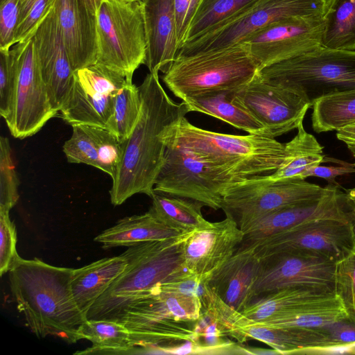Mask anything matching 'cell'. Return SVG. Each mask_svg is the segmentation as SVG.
I'll return each instance as SVG.
<instances>
[{"label": "cell", "mask_w": 355, "mask_h": 355, "mask_svg": "<svg viewBox=\"0 0 355 355\" xmlns=\"http://www.w3.org/2000/svg\"><path fill=\"white\" fill-rule=\"evenodd\" d=\"M57 0H20L15 44L29 40Z\"/></svg>", "instance_id": "obj_38"}, {"label": "cell", "mask_w": 355, "mask_h": 355, "mask_svg": "<svg viewBox=\"0 0 355 355\" xmlns=\"http://www.w3.org/2000/svg\"><path fill=\"white\" fill-rule=\"evenodd\" d=\"M150 211L168 226L184 234L193 232L210 225L201 209L202 203L184 198L154 191Z\"/></svg>", "instance_id": "obj_30"}, {"label": "cell", "mask_w": 355, "mask_h": 355, "mask_svg": "<svg viewBox=\"0 0 355 355\" xmlns=\"http://www.w3.org/2000/svg\"><path fill=\"white\" fill-rule=\"evenodd\" d=\"M261 261L254 288L256 297L292 287H307L334 293V260L282 253Z\"/></svg>", "instance_id": "obj_17"}, {"label": "cell", "mask_w": 355, "mask_h": 355, "mask_svg": "<svg viewBox=\"0 0 355 355\" xmlns=\"http://www.w3.org/2000/svg\"><path fill=\"white\" fill-rule=\"evenodd\" d=\"M346 194L351 207L355 210V187L347 190Z\"/></svg>", "instance_id": "obj_48"}, {"label": "cell", "mask_w": 355, "mask_h": 355, "mask_svg": "<svg viewBox=\"0 0 355 355\" xmlns=\"http://www.w3.org/2000/svg\"><path fill=\"white\" fill-rule=\"evenodd\" d=\"M305 180H273L260 175L232 184L225 191L222 209L243 231L255 220L276 210L318 199L327 191Z\"/></svg>", "instance_id": "obj_8"}, {"label": "cell", "mask_w": 355, "mask_h": 355, "mask_svg": "<svg viewBox=\"0 0 355 355\" xmlns=\"http://www.w3.org/2000/svg\"><path fill=\"white\" fill-rule=\"evenodd\" d=\"M96 64L132 80L145 64L147 42L141 0H104L96 12Z\"/></svg>", "instance_id": "obj_7"}, {"label": "cell", "mask_w": 355, "mask_h": 355, "mask_svg": "<svg viewBox=\"0 0 355 355\" xmlns=\"http://www.w3.org/2000/svg\"><path fill=\"white\" fill-rule=\"evenodd\" d=\"M262 261L250 245L243 244L209 279L211 290L225 304L242 313L256 298L254 285Z\"/></svg>", "instance_id": "obj_21"}, {"label": "cell", "mask_w": 355, "mask_h": 355, "mask_svg": "<svg viewBox=\"0 0 355 355\" xmlns=\"http://www.w3.org/2000/svg\"><path fill=\"white\" fill-rule=\"evenodd\" d=\"M20 0H1L0 52H8L15 45Z\"/></svg>", "instance_id": "obj_43"}, {"label": "cell", "mask_w": 355, "mask_h": 355, "mask_svg": "<svg viewBox=\"0 0 355 355\" xmlns=\"http://www.w3.org/2000/svg\"><path fill=\"white\" fill-rule=\"evenodd\" d=\"M243 239V232L229 215L185 234L182 239L185 268L198 275L212 273L233 255Z\"/></svg>", "instance_id": "obj_19"}, {"label": "cell", "mask_w": 355, "mask_h": 355, "mask_svg": "<svg viewBox=\"0 0 355 355\" xmlns=\"http://www.w3.org/2000/svg\"><path fill=\"white\" fill-rule=\"evenodd\" d=\"M352 210L344 216L309 220L263 239L243 244L252 245L261 260L287 253L336 261L354 246Z\"/></svg>", "instance_id": "obj_10"}, {"label": "cell", "mask_w": 355, "mask_h": 355, "mask_svg": "<svg viewBox=\"0 0 355 355\" xmlns=\"http://www.w3.org/2000/svg\"><path fill=\"white\" fill-rule=\"evenodd\" d=\"M232 92L214 91L182 101L184 103L188 112L207 114L248 134L269 136L265 128L247 110L232 99Z\"/></svg>", "instance_id": "obj_26"}, {"label": "cell", "mask_w": 355, "mask_h": 355, "mask_svg": "<svg viewBox=\"0 0 355 355\" xmlns=\"http://www.w3.org/2000/svg\"><path fill=\"white\" fill-rule=\"evenodd\" d=\"M127 265V259L121 254L73 270L71 289L73 298L86 317L94 304L124 271Z\"/></svg>", "instance_id": "obj_24"}, {"label": "cell", "mask_w": 355, "mask_h": 355, "mask_svg": "<svg viewBox=\"0 0 355 355\" xmlns=\"http://www.w3.org/2000/svg\"><path fill=\"white\" fill-rule=\"evenodd\" d=\"M147 52L145 64L150 73H164L179 49L173 0H141Z\"/></svg>", "instance_id": "obj_22"}, {"label": "cell", "mask_w": 355, "mask_h": 355, "mask_svg": "<svg viewBox=\"0 0 355 355\" xmlns=\"http://www.w3.org/2000/svg\"><path fill=\"white\" fill-rule=\"evenodd\" d=\"M9 211L0 209V275L9 272L20 257L17 251V231Z\"/></svg>", "instance_id": "obj_42"}, {"label": "cell", "mask_w": 355, "mask_h": 355, "mask_svg": "<svg viewBox=\"0 0 355 355\" xmlns=\"http://www.w3.org/2000/svg\"><path fill=\"white\" fill-rule=\"evenodd\" d=\"M248 338L266 343L278 354H330L331 348L326 327H282L246 318L239 329L238 342Z\"/></svg>", "instance_id": "obj_23"}, {"label": "cell", "mask_w": 355, "mask_h": 355, "mask_svg": "<svg viewBox=\"0 0 355 355\" xmlns=\"http://www.w3.org/2000/svg\"><path fill=\"white\" fill-rule=\"evenodd\" d=\"M232 97L274 138L297 129L311 107L293 90L265 82L258 73L249 83L232 92Z\"/></svg>", "instance_id": "obj_16"}, {"label": "cell", "mask_w": 355, "mask_h": 355, "mask_svg": "<svg viewBox=\"0 0 355 355\" xmlns=\"http://www.w3.org/2000/svg\"><path fill=\"white\" fill-rule=\"evenodd\" d=\"M80 339H87L92 346L78 354H127L135 353L128 329L120 322L112 320L85 321L78 329Z\"/></svg>", "instance_id": "obj_29"}, {"label": "cell", "mask_w": 355, "mask_h": 355, "mask_svg": "<svg viewBox=\"0 0 355 355\" xmlns=\"http://www.w3.org/2000/svg\"><path fill=\"white\" fill-rule=\"evenodd\" d=\"M33 42L51 105L59 112L74 81V71L59 28L54 8L38 26Z\"/></svg>", "instance_id": "obj_18"}, {"label": "cell", "mask_w": 355, "mask_h": 355, "mask_svg": "<svg viewBox=\"0 0 355 355\" xmlns=\"http://www.w3.org/2000/svg\"><path fill=\"white\" fill-rule=\"evenodd\" d=\"M231 185L187 150L167 144L154 191L196 200L217 210L222 208L223 196Z\"/></svg>", "instance_id": "obj_13"}, {"label": "cell", "mask_w": 355, "mask_h": 355, "mask_svg": "<svg viewBox=\"0 0 355 355\" xmlns=\"http://www.w3.org/2000/svg\"><path fill=\"white\" fill-rule=\"evenodd\" d=\"M351 218L354 227V245H355V210L352 209L351 212Z\"/></svg>", "instance_id": "obj_50"}, {"label": "cell", "mask_w": 355, "mask_h": 355, "mask_svg": "<svg viewBox=\"0 0 355 355\" xmlns=\"http://www.w3.org/2000/svg\"><path fill=\"white\" fill-rule=\"evenodd\" d=\"M141 109L138 87L127 80L114 98L112 115L106 129L121 140H128L135 129Z\"/></svg>", "instance_id": "obj_34"}, {"label": "cell", "mask_w": 355, "mask_h": 355, "mask_svg": "<svg viewBox=\"0 0 355 355\" xmlns=\"http://www.w3.org/2000/svg\"><path fill=\"white\" fill-rule=\"evenodd\" d=\"M336 137L346 145L355 158V122L338 129Z\"/></svg>", "instance_id": "obj_47"}, {"label": "cell", "mask_w": 355, "mask_h": 355, "mask_svg": "<svg viewBox=\"0 0 355 355\" xmlns=\"http://www.w3.org/2000/svg\"><path fill=\"white\" fill-rule=\"evenodd\" d=\"M355 173V164L340 161L339 166H317L305 174V179L309 177H318L324 179L328 184H338L336 178Z\"/></svg>", "instance_id": "obj_46"}, {"label": "cell", "mask_w": 355, "mask_h": 355, "mask_svg": "<svg viewBox=\"0 0 355 355\" xmlns=\"http://www.w3.org/2000/svg\"><path fill=\"white\" fill-rule=\"evenodd\" d=\"M184 234L164 223L149 210L143 214L120 219L116 225L96 236L94 241L102 243L103 249H108L178 238Z\"/></svg>", "instance_id": "obj_25"}, {"label": "cell", "mask_w": 355, "mask_h": 355, "mask_svg": "<svg viewBox=\"0 0 355 355\" xmlns=\"http://www.w3.org/2000/svg\"><path fill=\"white\" fill-rule=\"evenodd\" d=\"M89 8L96 14V12L104 0H85Z\"/></svg>", "instance_id": "obj_49"}, {"label": "cell", "mask_w": 355, "mask_h": 355, "mask_svg": "<svg viewBox=\"0 0 355 355\" xmlns=\"http://www.w3.org/2000/svg\"><path fill=\"white\" fill-rule=\"evenodd\" d=\"M334 294L307 287L282 288L264 294L261 298L254 300L241 313L250 320L261 322L291 313L311 302Z\"/></svg>", "instance_id": "obj_27"}, {"label": "cell", "mask_w": 355, "mask_h": 355, "mask_svg": "<svg viewBox=\"0 0 355 355\" xmlns=\"http://www.w3.org/2000/svg\"><path fill=\"white\" fill-rule=\"evenodd\" d=\"M329 0H257L237 15L186 42L176 57L225 47L284 18L323 17Z\"/></svg>", "instance_id": "obj_9"}, {"label": "cell", "mask_w": 355, "mask_h": 355, "mask_svg": "<svg viewBox=\"0 0 355 355\" xmlns=\"http://www.w3.org/2000/svg\"><path fill=\"white\" fill-rule=\"evenodd\" d=\"M54 10L73 70L96 64V15L86 1L57 0Z\"/></svg>", "instance_id": "obj_20"}, {"label": "cell", "mask_w": 355, "mask_h": 355, "mask_svg": "<svg viewBox=\"0 0 355 355\" xmlns=\"http://www.w3.org/2000/svg\"><path fill=\"white\" fill-rule=\"evenodd\" d=\"M19 180L9 139L0 137V209L9 211L19 199Z\"/></svg>", "instance_id": "obj_39"}, {"label": "cell", "mask_w": 355, "mask_h": 355, "mask_svg": "<svg viewBox=\"0 0 355 355\" xmlns=\"http://www.w3.org/2000/svg\"><path fill=\"white\" fill-rule=\"evenodd\" d=\"M184 235L128 247L122 253L128 261L126 268L94 304L87 320H114L132 302L186 271Z\"/></svg>", "instance_id": "obj_4"}, {"label": "cell", "mask_w": 355, "mask_h": 355, "mask_svg": "<svg viewBox=\"0 0 355 355\" xmlns=\"http://www.w3.org/2000/svg\"><path fill=\"white\" fill-rule=\"evenodd\" d=\"M159 295L170 315L175 320L196 322L202 314V303L198 297L157 286Z\"/></svg>", "instance_id": "obj_40"}, {"label": "cell", "mask_w": 355, "mask_h": 355, "mask_svg": "<svg viewBox=\"0 0 355 355\" xmlns=\"http://www.w3.org/2000/svg\"><path fill=\"white\" fill-rule=\"evenodd\" d=\"M71 137L62 147L68 162L85 164L98 168V138L96 126L76 125L72 126Z\"/></svg>", "instance_id": "obj_36"}, {"label": "cell", "mask_w": 355, "mask_h": 355, "mask_svg": "<svg viewBox=\"0 0 355 355\" xmlns=\"http://www.w3.org/2000/svg\"><path fill=\"white\" fill-rule=\"evenodd\" d=\"M12 49L16 61V87L12 112L6 122L11 135L22 139L39 132L58 112L51 105L33 38Z\"/></svg>", "instance_id": "obj_11"}, {"label": "cell", "mask_w": 355, "mask_h": 355, "mask_svg": "<svg viewBox=\"0 0 355 355\" xmlns=\"http://www.w3.org/2000/svg\"><path fill=\"white\" fill-rule=\"evenodd\" d=\"M129 331L133 346L155 349L193 340L196 322L174 319L162 302L157 286L129 304L114 320Z\"/></svg>", "instance_id": "obj_14"}, {"label": "cell", "mask_w": 355, "mask_h": 355, "mask_svg": "<svg viewBox=\"0 0 355 355\" xmlns=\"http://www.w3.org/2000/svg\"><path fill=\"white\" fill-rule=\"evenodd\" d=\"M258 76L293 90L312 106L322 98L355 90V51L320 46L266 67Z\"/></svg>", "instance_id": "obj_6"}, {"label": "cell", "mask_w": 355, "mask_h": 355, "mask_svg": "<svg viewBox=\"0 0 355 355\" xmlns=\"http://www.w3.org/2000/svg\"><path fill=\"white\" fill-rule=\"evenodd\" d=\"M312 107L311 121L315 132L337 130L355 122V90L322 98Z\"/></svg>", "instance_id": "obj_33"}, {"label": "cell", "mask_w": 355, "mask_h": 355, "mask_svg": "<svg viewBox=\"0 0 355 355\" xmlns=\"http://www.w3.org/2000/svg\"><path fill=\"white\" fill-rule=\"evenodd\" d=\"M346 318H349L346 309L340 298L334 293L291 313L259 322L275 327L308 329L321 328Z\"/></svg>", "instance_id": "obj_31"}, {"label": "cell", "mask_w": 355, "mask_h": 355, "mask_svg": "<svg viewBox=\"0 0 355 355\" xmlns=\"http://www.w3.org/2000/svg\"><path fill=\"white\" fill-rule=\"evenodd\" d=\"M127 80L98 64L75 71L72 88L60 110L63 120L71 126L106 128L113 113L115 96Z\"/></svg>", "instance_id": "obj_12"}, {"label": "cell", "mask_w": 355, "mask_h": 355, "mask_svg": "<svg viewBox=\"0 0 355 355\" xmlns=\"http://www.w3.org/2000/svg\"><path fill=\"white\" fill-rule=\"evenodd\" d=\"M326 328L331 346L330 354H351L355 347V322L346 318Z\"/></svg>", "instance_id": "obj_44"}, {"label": "cell", "mask_w": 355, "mask_h": 355, "mask_svg": "<svg viewBox=\"0 0 355 355\" xmlns=\"http://www.w3.org/2000/svg\"><path fill=\"white\" fill-rule=\"evenodd\" d=\"M73 270L20 257L9 270L12 297L38 338L57 336L69 344L81 340L77 331L87 318L73 298Z\"/></svg>", "instance_id": "obj_2"}, {"label": "cell", "mask_w": 355, "mask_h": 355, "mask_svg": "<svg viewBox=\"0 0 355 355\" xmlns=\"http://www.w3.org/2000/svg\"><path fill=\"white\" fill-rule=\"evenodd\" d=\"M16 77V61L12 49L8 52H0V114L5 121L12 112Z\"/></svg>", "instance_id": "obj_41"}, {"label": "cell", "mask_w": 355, "mask_h": 355, "mask_svg": "<svg viewBox=\"0 0 355 355\" xmlns=\"http://www.w3.org/2000/svg\"><path fill=\"white\" fill-rule=\"evenodd\" d=\"M321 46L355 51V0H329Z\"/></svg>", "instance_id": "obj_32"}, {"label": "cell", "mask_w": 355, "mask_h": 355, "mask_svg": "<svg viewBox=\"0 0 355 355\" xmlns=\"http://www.w3.org/2000/svg\"><path fill=\"white\" fill-rule=\"evenodd\" d=\"M296 135L285 144L286 157L277 169L268 174L273 180H305V174L324 162L323 147L316 138L307 132L303 122Z\"/></svg>", "instance_id": "obj_28"}, {"label": "cell", "mask_w": 355, "mask_h": 355, "mask_svg": "<svg viewBox=\"0 0 355 355\" xmlns=\"http://www.w3.org/2000/svg\"><path fill=\"white\" fill-rule=\"evenodd\" d=\"M166 144L180 147L232 184L275 171L286 157L285 144L263 135H234L202 129L183 117Z\"/></svg>", "instance_id": "obj_3"}, {"label": "cell", "mask_w": 355, "mask_h": 355, "mask_svg": "<svg viewBox=\"0 0 355 355\" xmlns=\"http://www.w3.org/2000/svg\"><path fill=\"white\" fill-rule=\"evenodd\" d=\"M201 1L202 0H173L178 50L184 44L189 26Z\"/></svg>", "instance_id": "obj_45"}, {"label": "cell", "mask_w": 355, "mask_h": 355, "mask_svg": "<svg viewBox=\"0 0 355 355\" xmlns=\"http://www.w3.org/2000/svg\"><path fill=\"white\" fill-rule=\"evenodd\" d=\"M138 88L140 116L128 139L121 168L110 191L114 206L137 193L153 196L165 160L168 135L188 113L184 102L176 103L168 96L158 73H148Z\"/></svg>", "instance_id": "obj_1"}, {"label": "cell", "mask_w": 355, "mask_h": 355, "mask_svg": "<svg viewBox=\"0 0 355 355\" xmlns=\"http://www.w3.org/2000/svg\"><path fill=\"white\" fill-rule=\"evenodd\" d=\"M255 1L202 0L191 23L184 43L201 36L234 17Z\"/></svg>", "instance_id": "obj_35"}, {"label": "cell", "mask_w": 355, "mask_h": 355, "mask_svg": "<svg viewBox=\"0 0 355 355\" xmlns=\"http://www.w3.org/2000/svg\"><path fill=\"white\" fill-rule=\"evenodd\" d=\"M259 71L248 45L241 42L178 56L162 80L176 97L184 101L214 91L235 92L249 83Z\"/></svg>", "instance_id": "obj_5"}, {"label": "cell", "mask_w": 355, "mask_h": 355, "mask_svg": "<svg viewBox=\"0 0 355 355\" xmlns=\"http://www.w3.org/2000/svg\"><path fill=\"white\" fill-rule=\"evenodd\" d=\"M323 17H288L248 36L245 42L259 70L321 46Z\"/></svg>", "instance_id": "obj_15"}, {"label": "cell", "mask_w": 355, "mask_h": 355, "mask_svg": "<svg viewBox=\"0 0 355 355\" xmlns=\"http://www.w3.org/2000/svg\"><path fill=\"white\" fill-rule=\"evenodd\" d=\"M334 293L340 298L349 318L355 322V245L336 261Z\"/></svg>", "instance_id": "obj_37"}]
</instances>
